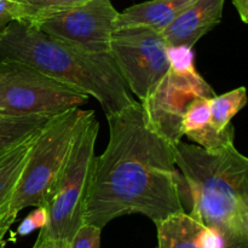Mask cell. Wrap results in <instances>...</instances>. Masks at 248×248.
<instances>
[{"label":"cell","mask_w":248,"mask_h":248,"mask_svg":"<svg viewBox=\"0 0 248 248\" xmlns=\"http://www.w3.org/2000/svg\"><path fill=\"white\" fill-rule=\"evenodd\" d=\"M109 140L94 157L84 223L103 229L127 215L154 224L186 211L174 147L147 124L140 102L107 116Z\"/></svg>","instance_id":"1"},{"label":"cell","mask_w":248,"mask_h":248,"mask_svg":"<svg viewBox=\"0 0 248 248\" xmlns=\"http://www.w3.org/2000/svg\"><path fill=\"white\" fill-rule=\"evenodd\" d=\"M26 63L86 92L107 116L135 103L110 53H92L47 35L31 23L12 21L0 33V62Z\"/></svg>","instance_id":"2"},{"label":"cell","mask_w":248,"mask_h":248,"mask_svg":"<svg viewBox=\"0 0 248 248\" xmlns=\"http://www.w3.org/2000/svg\"><path fill=\"white\" fill-rule=\"evenodd\" d=\"M174 157L191 201L189 215L219 230L227 242L248 240L247 157L235 145L208 152L182 140Z\"/></svg>","instance_id":"3"},{"label":"cell","mask_w":248,"mask_h":248,"mask_svg":"<svg viewBox=\"0 0 248 248\" xmlns=\"http://www.w3.org/2000/svg\"><path fill=\"white\" fill-rule=\"evenodd\" d=\"M99 124L93 110H85L77 128L64 166L58 174L45 208L47 223L40 232L67 248L84 224V208L96 154Z\"/></svg>","instance_id":"4"},{"label":"cell","mask_w":248,"mask_h":248,"mask_svg":"<svg viewBox=\"0 0 248 248\" xmlns=\"http://www.w3.org/2000/svg\"><path fill=\"white\" fill-rule=\"evenodd\" d=\"M84 111L80 108L52 116L34 138L28 159L10 199L18 215L27 207H45L58 174L64 166Z\"/></svg>","instance_id":"5"},{"label":"cell","mask_w":248,"mask_h":248,"mask_svg":"<svg viewBox=\"0 0 248 248\" xmlns=\"http://www.w3.org/2000/svg\"><path fill=\"white\" fill-rule=\"evenodd\" d=\"M170 68L154 91L140 102L148 125L171 144L182 140L184 111L196 97L216 96L211 85L195 68L193 48L167 46Z\"/></svg>","instance_id":"6"},{"label":"cell","mask_w":248,"mask_h":248,"mask_svg":"<svg viewBox=\"0 0 248 248\" xmlns=\"http://www.w3.org/2000/svg\"><path fill=\"white\" fill-rule=\"evenodd\" d=\"M89 94L22 62H0V113L55 116L87 103Z\"/></svg>","instance_id":"7"},{"label":"cell","mask_w":248,"mask_h":248,"mask_svg":"<svg viewBox=\"0 0 248 248\" xmlns=\"http://www.w3.org/2000/svg\"><path fill=\"white\" fill-rule=\"evenodd\" d=\"M109 53L140 102L154 91L170 68L164 35L145 27L114 29Z\"/></svg>","instance_id":"8"},{"label":"cell","mask_w":248,"mask_h":248,"mask_svg":"<svg viewBox=\"0 0 248 248\" xmlns=\"http://www.w3.org/2000/svg\"><path fill=\"white\" fill-rule=\"evenodd\" d=\"M119 11L110 0H87L40 19L47 35L92 53H109Z\"/></svg>","instance_id":"9"},{"label":"cell","mask_w":248,"mask_h":248,"mask_svg":"<svg viewBox=\"0 0 248 248\" xmlns=\"http://www.w3.org/2000/svg\"><path fill=\"white\" fill-rule=\"evenodd\" d=\"M225 0H193L162 31L167 46L194 47L222 21Z\"/></svg>","instance_id":"10"},{"label":"cell","mask_w":248,"mask_h":248,"mask_svg":"<svg viewBox=\"0 0 248 248\" xmlns=\"http://www.w3.org/2000/svg\"><path fill=\"white\" fill-rule=\"evenodd\" d=\"M191 1L193 0H150L132 5L119 12L115 29L145 27L162 33Z\"/></svg>","instance_id":"11"},{"label":"cell","mask_w":248,"mask_h":248,"mask_svg":"<svg viewBox=\"0 0 248 248\" xmlns=\"http://www.w3.org/2000/svg\"><path fill=\"white\" fill-rule=\"evenodd\" d=\"M157 248H201L203 224L186 211L173 213L156 223Z\"/></svg>","instance_id":"12"},{"label":"cell","mask_w":248,"mask_h":248,"mask_svg":"<svg viewBox=\"0 0 248 248\" xmlns=\"http://www.w3.org/2000/svg\"><path fill=\"white\" fill-rule=\"evenodd\" d=\"M52 116H12L0 113V154L33 137Z\"/></svg>","instance_id":"13"},{"label":"cell","mask_w":248,"mask_h":248,"mask_svg":"<svg viewBox=\"0 0 248 248\" xmlns=\"http://www.w3.org/2000/svg\"><path fill=\"white\" fill-rule=\"evenodd\" d=\"M36 135L0 154V207L11 199Z\"/></svg>","instance_id":"14"},{"label":"cell","mask_w":248,"mask_h":248,"mask_svg":"<svg viewBox=\"0 0 248 248\" xmlns=\"http://www.w3.org/2000/svg\"><path fill=\"white\" fill-rule=\"evenodd\" d=\"M247 103L244 86L211 98V124L218 130H224L232 124V118L245 108Z\"/></svg>","instance_id":"15"},{"label":"cell","mask_w":248,"mask_h":248,"mask_svg":"<svg viewBox=\"0 0 248 248\" xmlns=\"http://www.w3.org/2000/svg\"><path fill=\"white\" fill-rule=\"evenodd\" d=\"M87 0H19V21L35 26L40 19L62 10L79 5Z\"/></svg>","instance_id":"16"},{"label":"cell","mask_w":248,"mask_h":248,"mask_svg":"<svg viewBox=\"0 0 248 248\" xmlns=\"http://www.w3.org/2000/svg\"><path fill=\"white\" fill-rule=\"evenodd\" d=\"M186 137L196 145L208 150V152H219L234 145L235 128L230 124L224 130H218L212 124L202 130L188 135Z\"/></svg>","instance_id":"17"},{"label":"cell","mask_w":248,"mask_h":248,"mask_svg":"<svg viewBox=\"0 0 248 248\" xmlns=\"http://www.w3.org/2000/svg\"><path fill=\"white\" fill-rule=\"evenodd\" d=\"M211 124V98L196 97L189 103L182 119V133L188 136Z\"/></svg>","instance_id":"18"},{"label":"cell","mask_w":248,"mask_h":248,"mask_svg":"<svg viewBox=\"0 0 248 248\" xmlns=\"http://www.w3.org/2000/svg\"><path fill=\"white\" fill-rule=\"evenodd\" d=\"M102 228L84 224L78 229L67 248H101Z\"/></svg>","instance_id":"19"},{"label":"cell","mask_w":248,"mask_h":248,"mask_svg":"<svg viewBox=\"0 0 248 248\" xmlns=\"http://www.w3.org/2000/svg\"><path fill=\"white\" fill-rule=\"evenodd\" d=\"M47 223V210L44 206L35 207L33 212L29 213L26 218L21 222L17 228V235L18 236H27L31 234L34 230H40Z\"/></svg>","instance_id":"20"},{"label":"cell","mask_w":248,"mask_h":248,"mask_svg":"<svg viewBox=\"0 0 248 248\" xmlns=\"http://www.w3.org/2000/svg\"><path fill=\"white\" fill-rule=\"evenodd\" d=\"M200 245L201 248H225L228 242L219 230L203 225L200 232Z\"/></svg>","instance_id":"21"},{"label":"cell","mask_w":248,"mask_h":248,"mask_svg":"<svg viewBox=\"0 0 248 248\" xmlns=\"http://www.w3.org/2000/svg\"><path fill=\"white\" fill-rule=\"evenodd\" d=\"M19 18H21V10L18 2L0 0V33L6 28L10 22L19 21Z\"/></svg>","instance_id":"22"},{"label":"cell","mask_w":248,"mask_h":248,"mask_svg":"<svg viewBox=\"0 0 248 248\" xmlns=\"http://www.w3.org/2000/svg\"><path fill=\"white\" fill-rule=\"evenodd\" d=\"M17 213L12 212L10 210V201L5 202L0 207V248H4L5 246V236L9 232L10 228L14 224L17 218Z\"/></svg>","instance_id":"23"},{"label":"cell","mask_w":248,"mask_h":248,"mask_svg":"<svg viewBox=\"0 0 248 248\" xmlns=\"http://www.w3.org/2000/svg\"><path fill=\"white\" fill-rule=\"evenodd\" d=\"M235 9L239 12V16L244 23L248 22V0H232Z\"/></svg>","instance_id":"24"},{"label":"cell","mask_w":248,"mask_h":248,"mask_svg":"<svg viewBox=\"0 0 248 248\" xmlns=\"http://www.w3.org/2000/svg\"><path fill=\"white\" fill-rule=\"evenodd\" d=\"M33 248H62V247H60L58 245H56L55 242L51 241L50 239H47L46 236H44L41 232H39L38 239H36Z\"/></svg>","instance_id":"25"},{"label":"cell","mask_w":248,"mask_h":248,"mask_svg":"<svg viewBox=\"0 0 248 248\" xmlns=\"http://www.w3.org/2000/svg\"><path fill=\"white\" fill-rule=\"evenodd\" d=\"M225 248H248V240H239V241L228 242Z\"/></svg>","instance_id":"26"},{"label":"cell","mask_w":248,"mask_h":248,"mask_svg":"<svg viewBox=\"0 0 248 248\" xmlns=\"http://www.w3.org/2000/svg\"><path fill=\"white\" fill-rule=\"evenodd\" d=\"M9 1H12V2H18L19 0H9Z\"/></svg>","instance_id":"27"}]
</instances>
